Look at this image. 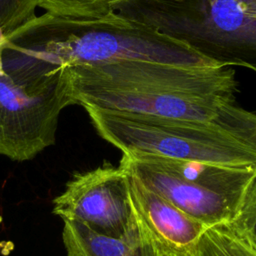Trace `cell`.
<instances>
[{"mask_svg": "<svg viewBox=\"0 0 256 256\" xmlns=\"http://www.w3.org/2000/svg\"><path fill=\"white\" fill-rule=\"evenodd\" d=\"M3 71L29 94L46 90L62 68L120 60L212 64L189 45L113 12L98 19L37 16L0 41Z\"/></svg>", "mask_w": 256, "mask_h": 256, "instance_id": "cell-1", "label": "cell"}, {"mask_svg": "<svg viewBox=\"0 0 256 256\" xmlns=\"http://www.w3.org/2000/svg\"><path fill=\"white\" fill-rule=\"evenodd\" d=\"M67 71L76 104L135 115L213 121L238 92L235 70L218 63L120 60Z\"/></svg>", "mask_w": 256, "mask_h": 256, "instance_id": "cell-2", "label": "cell"}, {"mask_svg": "<svg viewBox=\"0 0 256 256\" xmlns=\"http://www.w3.org/2000/svg\"><path fill=\"white\" fill-rule=\"evenodd\" d=\"M112 10L213 62L256 72V14L241 0H116Z\"/></svg>", "mask_w": 256, "mask_h": 256, "instance_id": "cell-3", "label": "cell"}, {"mask_svg": "<svg viewBox=\"0 0 256 256\" xmlns=\"http://www.w3.org/2000/svg\"><path fill=\"white\" fill-rule=\"evenodd\" d=\"M84 109L97 133L122 154L256 169V147L214 120Z\"/></svg>", "mask_w": 256, "mask_h": 256, "instance_id": "cell-4", "label": "cell"}, {"mask_svg": "<svg viewBox=\"0 0 256 256\" xmlns=\"http://www.w3.org/2000/svg\"><path fill=\"white\" fill-rule=\"evenodd\" d=\"M119 165L208 228L229 224L256 178V169L122 154Z\"/></svg>", "mask_w": 256, "mask_h": 256, "instance_id": "cell-5", "label": "cell"}, {"mask_svg": "<svg viewBox=\"0 0 256 256\" xmlns=\"http://www.w3.org/2000/svg\"><path fill=\"white\" fill-rule=\"evenodd\" d=\"M74 104L65 68L46 90L29 94L3 71L0 59V155L14 161L33 159L55 143L59 114Z\"/></svg>", "mask_w": 256, "mask_h": 256, "instance_id": "cell-6", "label": "cell"}, {"mask_svg": "<svg viewBox=\"0 0 256 256\" xmlns=\"http://www.w3.org/2000/svg\"><path fill=\"white\" fill-rule=\"evenodd\" d=\"M65 220L78 221L107 236L122 237L139 224L130 188V175L108 164L76 173L53 199V210Z\"/></svg>", "mask_w": 256, "mask_h": 256, "instance_id": "cell-7", "label": "cell"}, {"mask_svg": "<svg viewBox=\"0 0 256 256\" xmlns=\"http://www.w3.org/2000/svg\"><path fill=\"white\" fill-rule=\"evenodd\" d=\"M136 215L163 256H188L208 229L130 175Z\"/></svg>", "mask_w": 256, "mask_h": 256, "instance_id": "cell-8", "label": "cell"}, {"mask_svg": "<svg viewBox=\"0 0 256 256\" xmlns=\"http://www.w3.org/2000/svg\"><path fill=\"white\" fill-rule=\"evenodd\" d=\"M62 240L67 256H163L140 221L124 236L112 237L65 220Z\"/></svg>", "mask_w": 256, "mask_h": 256, "instance_id": "cell-9", "label": "cell"}, {"mask_svg": "<svg viewBox=\"0 0 256 256\" xmlns=\"http://www.w3.org/2000/svg\"><path fill=\"white\" fill-rule=\"evenodd\" d=\"M188 256H256L226 225L208 228Z\"/></svg>", "mask_w": 256, "mask_h": 256, "instance_id": "cell-10", "label": "cell"}, {"mask_svg": "<svg viewBox=\"0 0 256 256\" xmlns=\"http://www.w3.org/2000/svg\"><path fill=\"white\" fill-rule=\"evenodd\" d=\"M116 0H39L38 7L51 15L70 19H98L114 11Z\"/></svg>", "mask_w": 256, "mask_h": 256, "instance_id": "cell-11", "label": "cell"}, {"mask_svg": "<svg viewBox=\"0 0 256 256\" xmlns=\"http://www.w3.org/2000/svg\"><path fill=\"white\" fill-rule=\"evenodd\" d=\"M214 121L256 147V111L245 110L233 103L219 109Z\"/></svg>", "mask_w": 256, "mask_h": 256, "instance_id": "cell-12", "label": "cell"}, {"mask_svg": "<svg viewBox=\"0 0 256 256\" xmlns=\"http://www.w3.org/2000/svg\"><path fill=\"white\" fill-rule=\"evenodd\" d=\"M226 226L256 253V178L247 190L236 216Z\"/></svg>", "mask_w": 256, "mask_h": 256, "instance_id": "cell-13", "label": "cell"}, {"mask_svg": "<svg viewBox=\"0 0 256 256\" xmlns=\"http://www.w3.org/2000/svg\"><path fill=\"white\" fill-rule=\"evenodd\" d=\"M39 0H0V32L3 38L34 20Z\"/></svg>", "mask_w": 256, "mask_h": 256, "instance_id": "cell-14", "label": "cell"}, {"mask_svg": "<svg viewBox=\"0 0 256 256\" xmlns=\"http://www.w3.org/2000/svg\"><path fill=\"white\" fill-rule=\"evenodd\" d=\"M246 7L253 13L256 14V0H241Z\"/></svg>", "mask_w": 256, "mask_h": 256, "instance_id": "cell-15", "label": "cell"}]
</instances>
